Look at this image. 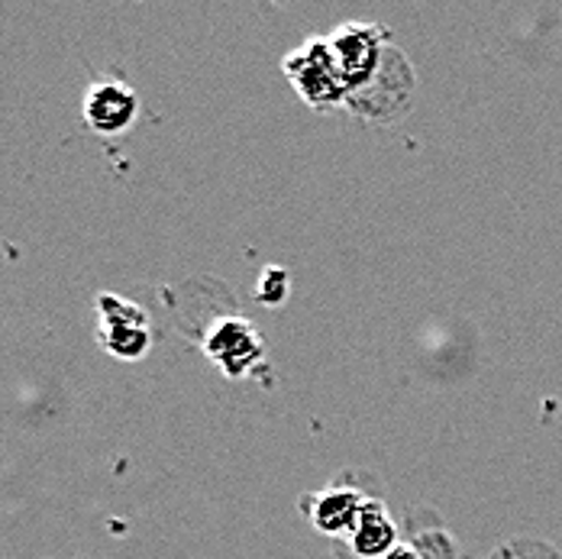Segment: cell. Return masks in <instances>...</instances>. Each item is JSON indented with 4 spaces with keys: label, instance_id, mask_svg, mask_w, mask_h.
I'll return each instance as SVG.
<instances>
[{
    "label": "cell",
    "instance_id": "obj_4",
    "mask_svg": "<svg viewBox=\"0 0 562 559\" xmlns=\"http://www.w3.org/2000/svg\"><path fill=\"white\" fill-rule=\"evenodd\" d=\"M101 308V343L104 349L113 353L116 359H139L149 349V327H146V314L116 298V294H101L98 298Z\"/></svg>",
    "mask_w": 562,
    "mask_h": 559
},
{
    "label": "cell",
    "instance_id": "obj_7",
    "mask_svg": "<svg viewBox=\"0 0 562 559\" xmlns=\"http://www.w3.org/2000/svg\"><path fill=\"white\" fill-rule=\"evenodd\" d=\"M349 547L362 559H385L397 547V530L389 511L379 502L366 504L362 517L349 530Z\"/></svg>",
    "mask_w": 562,
    "mask_h": 559
},
{
    "label": "cell",
    "instance_id": "obj_6",
    "mask_svg": "<svg viewBox=\"0 0 562 559\" xmlns=\"http://www.w3.org/2000/svg\"><path fill=\"white\" fill-rule=\"evenodd\" d=\"M139 111V101H136V91L126 88L123 81L116 78H104V81H94L85 94V120L91 130L98 133H123Z\"/></svg>",
    "mask_w": 562,
    "mask_h": 559
},
{
    "label": "cell",
    "instance_id": "obj_2",
    "mask_svg": "<svg viewBox=\"0 0 562 559\" xmlns=\"http://www.w3.org/2000/svg\"><path fill=\"white\" fill-rule=\"evenodd\" d=\"M327 43H330V53L337 62L339 78L352 98L379 71L385 49H389V33L382 26H369V23H346Z\"/></svg>",
    "mask_w": 562,
    "mask_h": 559
},
{
    "label": "cell",
    "instance_id": "obj_10",
    "mask_svg": "<svg viewBox=\"0 0 562 559\" xmlns=\"http://www.w3.org/2000/svg\"><path fill=\"white\" fill-rule=\"evenodd\" d=\"M385 559H424V557H420V550H417V547L397 544V547H394L392 554H389V557H385Z\"/></svg>",
    "mask_w": 562,
    "mask_h": 559
},
{
    "label": "cell",
    "instance_id": "obj_1",
    "mask_svg": "<svg viewBox=\"0 0 562 559\" xmlns=\"http://www.w3.org/2000/svg\"><path fill=\"white\" fill-rule=\"evenodd\" d=\"M284 71H288L291 85L297 88V94L311 108H334V104L349 101V91L339 78V68L327 40H311L307 46L294 49L284 58Z\"/></svg>",
    "mask_w": 562,
    "mask_h": 559
},
{
    "label": "cell",
    "instance_id": "obj_3",
    "mask_svg": "<svg viewBox=\"0 0 562 559\" xmlns=\"http://www.w3.org/2000/svg\"><path fill=\"white\" fill-rule=\"evenodd\" d=\"M411 91H414V71L404 62V56L389 46L379 71L372 75V81L366 88H359L346 101V108H352L362 116H372V120H392V116L404 111Z\"/></svg>",
    "mask_w": 562,
    "mask_h": 559
},
{
    "label": "cell",
    "instance_id": "obj_5",
    "mask_svg": "<svg viewBox=\"0 0 562 559\" xmlns=\"http://www.w3.org/2000/svg\"><path fill=\"white\" fill-rule=\"evenodd\" d=\"M207 353H211V359L224 369L229 379L246 376L266 356L256 327L249 321H236V317L221 321L214 327V334L207 336Z\"/></svg>",
    "mask_w": 562,
    "mask_h": 559
},
{
    "label": "cell",
    "instance_id": "obj_9",
    "mask_svg": "<svg viewBox=\"0 0 562 559\" xmlns=\"http://www.w3.org/2000/svg\"><path fill=\"white\" fill-rule=\"evenodd\" d=\"M284 291H288V276L281 269L262 272V279H259V301L279 304L281 298H284Z\"/></svg>",
    "mask_w": 562,
    "mask_h": 559
},
{
    "label": "cell",
    "instance_id": "obj_8",
    "mask_svg": "<svg viewBox=\"0 0 562 559\" xmlns=\"http://www.w3.org/2000/svg\"><path fill=\"white\" fill-rule=\"evenodd\" d=\"M369 499H362L356 489H327L311 511V521L317 530L324 534H346L356 527V521L362 517Z\"/></svg>",
    "mask_w": 562,
    "mask_h": 559
}]
</instances>
